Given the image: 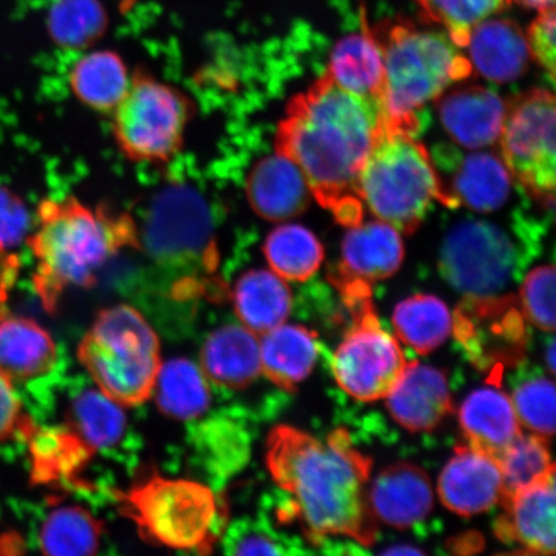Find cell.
<instances>
[{
	"mask_svg": "<svg viewBox=\"0 0 556 556\" xmlns=\"http://www.w3.org/2000/svg\"><path fill=\"white\" fill-rule=\"evenodd\" d=\"M200 364L208 381L240 391L262 374L258 336L241 324L222 326L206 338Z\"/></svg>",
	"mask_w": 556,
	"mask_h": 556,
	"instance_id": "obj_23",
	"label": "cell"
},
{
	"mask_svg": "<svg viewBox=\"0 0 556 556\" xmlns=\"http://www.w3.org/2000/svg\"><path fill=\"white\" fill-rule=\"evenodd\" d=\"M225 553L232 555H281L295 553L288 541L263 521L242 519L226 527L224 534Z\"/></svg>",
	"mask_w": 556,
	"mask_h": 556,
	"instance_id": "obj_41",
	"label": "cell"
},
{
	"mask_svg": "<svg viewBox=\"0 0 556 556\" xmlns=\"http://www.w3.org/2000/svg\"><path fill=\"white\" fill-rule=\"evenodd\" d=\"M50 332L33 319L0 311V372L13 382L40 379L58 365Z\"/></svg>",
	"mask_w": 556,
	"mask_h": 556,
	"instance_id": "obj_25",
	"label": "cell"
},
{
	"mask_svg": "<svg viewBox=\"0 0 556 556\" xmlns=\"http://www.w3.org/2000/svg\"><path fill=\"white\" fill-rule=\"evenodd\" d=\"M546 361L548 368H551V372L555 371V342L554 339H552L551 345L547 348L546 352Z\"/></svg>",
	"mask_w": 556,
	"mask_h": 556,
	"instance_id": "obj_47",
	"label": "cell"
},
{
	"mask_svg": "<svg viewBox=\"0 0 556 556\" xmlns=\"http://www.w3.org/2000/svg\"><path fill=\"white\" fill-rule=\"evenodd\" d=\"M358 190L375 217L406 235L420 227L441 194L427 149L387 122L361 170Z\"/></svg>",
	"mask_w": 556,
	"mask_h": 556,
	"instance_id": "obj_7",
	"label": "cell"
},
{
	"mask_svg": "<svg viewBox=\"0 0 556 556\" xmlns=\"http://www.w3.org/2000/svg\"><path fill=\"white\" fill-rule=\"evenodd\" d=\"M521 312L542 331L555 330V268L542 266L528 274L520 288Z\"/></svg>",
	"mask_w": 556,
	"mask_h": 556,
	"instance_id": "obj_42",
	"label": "cell"
},
{
	"mask_svg": "<svg viewBox=\"0 0 556 556\" xmlns=\"http://www.w3.org/2000/svg\"><path fill=\"white\" fill-rule=\"evenodd\" d=\"M519 422L534 434L551 438L555 433V388L552 380L523 382L513 395Z\"/></svg>",
	"mask_w": 556,
	"mask_h": 556,
	"instance_id": "obj_40",
	"label": "cell"
},
{
	"mask_svg": "<svg viewBox=\"0 0 556 556\" xmlns=\"http://www.w3.org/2000/svg\"><path fill=\"white\" fill-rule=\"evenodd\" d=\"M465 48L469 50L471 67L495 83L519 79L532 60L526 34L511 20L482 21L471 30Z\"/></svg>",
	"mask_w": 556,
	"mask_h": 556,
	"instance_id": "obj_22",
	"label": "cell"
},
{
	"mask_svg": "<svg viewBox=\"0 0 556 556\" xmlns=\"http://www.w3.org/2000/svg\"><path fill=\"white\" fill-rule=\"evenodd\" d=\"M437 101L443 128L457 144L481 150L498 141L507 103L492 89L463 87Z\"/></svg>",
	"mask_w": 556,
	"mask_h": 556,
	"instance_id": "obj_17",
	"label": "cell"
},
{
	"mask_svg": "<svg viewBox=\"0 0 556 556\" xmlns=\"http://www.w3.org/2000/svg\"><path fill=\"white\" fill-rule=\"evenodd\" d=\"M270 269L287 281L303 282L324 261V248L309 229L283 225L268 235L263 247Z\"/></svg>",
	"mask_w": 556,
	"mask_h": 556,
	"instance_id": "obj_35",
	"label": "cell"
},
{
	"mask_svg": "<svg viewBox=\"0 0 556 556\" xmlns=\"http://www.w3.org/2000/svg\"><path fill=\"white\" fill-rule=\"evenodd\" d=\"M31 226L30 213L24 201L7 187L0 186V287L11 283L13 252L21 245Z\"/></svg>",
	"mask_w": 556,
	"mask_h": 556,
	"instance_id": "obj_39",
	"label": "cell"
},
{
	"mask_svg": "<svg viewBox=\"0 0 556 556\" xmlns=\"http://www.w3.org/2000/svg\"><path fill=\"white\" fill-rule=\"evenodd\" d=\"M29 245L37 262L34 287L46 309L54 311L72 288H89L111 258L138 248V228L129 215L78 199L46 200L38 208Z\"/></svg>",
	"mask_w": 556,
	"mask_h": 556,
	"instance_id": "obj_3",
	"label": "cell"
},
{
	"mask_svg": "<svg viewBox=\"0 0 556 556\" xmlns=\"http://www.w3.org/2000/svg\"><path fill=\"white\" fill-rule=\"evenodd\" d=\"M432 162L440 180V203L479 213L498 211L510 194L511 177L503 160L490 152L463 155L443 146Z\"/></svg>",
	"mask_w": 556,
	"mask_h": 556,
	"instance_id": "obj_14",
	"label": "cell"
},
{
	"mask_svg": "<svg viewBox=\"0 0 556 556\" xmlns=\"http://www.w3.org/2000/svg\"><path fill=\"white\" fill-rule=\"evenodd\" d=\"M247 198L261 218L283 222L302 214L311 203L312 193L298 166L276 152L250 170Z\"/></svg>",
	"mask_w": 556,
	"mask_h": 556,
	"instance_id": "obj_20",
	"label": "cell"
},
{
	"mask_svg": "<svg viewBox=\"0 0 556 556\" xmlns=\"http://www.w3.org/2000/svg\"><path fill=\"white\" fill-rule=\"evenodd\" d=\"M152 394L160 412L179 421L198 419L211 406V389L204 372L185 358L162 364Z\"/></svg>",
	"mask_w": 556,
	"mask_h": 556,
	"instance_id": "obj_32",
	"label": "cell"
},
{
	"mask_svg": "<svg viewBox=\"0 0 556 556\" xmlns=\"http://www.w3.org/2000/svg\"><path fill=\"white\" fill-rule=\"evenodd\" d=\"M444 506L462 517L490 510L504 496V479L492 457L469 446L457 447L438 481Z\"/></svg>",
	"mask_w": 556,
	"mask_h": 556,
	"instance_id": "obj_16",
	"label": "cell"
},
{
	"mask_svg": "<svg viewBox=\"0 0 556 556\" xmlns=\"http://www.w3.org/2000/svg\"><path fill=\"white\" fill-rule=\"evenodd\" d=\"M384 61L387 124L416 136L426 104L472 73L469 59L447 33L421 30L408 21H392L372 31Z\"/></svg>",
	"mask_w": 556,
	"mask_h": 556,
	"instance_id": "obj_4",
	"label": "cell"
},
{
	"mask_svg": "<svg viewBox=\"0 0 556 556\" xmlns=\"http://www.w3.org/2000/svg\"><path fill=\"white\" fill-rule=\"evenodd\" d=\"M139 247L168 268L217 266L214 222L203 194L186 185L160 191L146 213Z\"/></svg>",
	"mask_w": 556,
	"mask_h": 556,
	"instance_id": "obj_9",
	"label": "cell"
},
{
	"mask_svg": "<svg viewBox=\"0 0 556 556\" xmlns=\"http://www.w3.org/2000/svg\"><path fill=\"white\" fill-rule=\"evenodd\" d=\"M386 122L381 103L346 92L326 73L290 101L276 152L298 166L338 224L354 227L365 211L359 174Z\"/></svg>",
	"mask_w": 556,
	"mask_h": 556,
	"instance_id": "obj_1",
	"label": "cell"
},
{
	"mask_svg": "<svg viewBox=\"0 0 556 556\" xmlns=\"http://www.w3.org/2000/svg\"><path fill=\"white\" fill-rule=\"evenodd\" d=\"M422 17L441 25L457 47L468 45L470 33L482 21L509 5V0H415Z\"/></svg>",
	"mask_w": 556,
	"mask_h": 556,
	"instance_id": "obj_37",
	"label": "cell"
},
{
	"mask_svg": "<svg viewBox=\"0 0 556 556\" xmlns=\"http://www.w3.org/2000/svg\"><path fill=\"white\" fill-rule=\"evenodd\" d=\"M458 419L468 446L492 457L497 464L521 435L509 395L495 387L472 392L464 401Z\"/></svg>",
	"mask_w": 556,
	"mask_h": 556,
	"instance_id": "obj_21",
	"label": "cell"
},
{
	"mask_svg": "<svg viewBox=\"0 0 556 556\" xmlns=\"http://www.w3.org/2000/svg\"><path fill=\"white\" fill-rule=\"evenodd\" d=\"M29 424L23 414L15 382L0 372V442L10 440L16 433H25Z\"/></svg>",
	"mask_w": 556,
	"mask_h": 556,
	"instance_id": "obj_44",
	"label": "cell"
},
{
	"mask_svg": "<svg viewBox=\"0 0 556 556\" xmlns=\"http://www.w3.org/2000/svg\"><path fill=\"white\" fill-rule=\"evenodd\" d=\"M555 7H552V9L540 11V15L533 21L526 35L531 58L551 76L552 83L555 81Z\"/></svg>",
	"mask_w": 556,
	"mask_h": 556,
	"instance_id": "obj_43",
	"label": "cell"
},
{
	"mask_svg": "<svg viewBox=\"0 0 556 556\" xmlns=\"http://www.w3.org/2000/svg\"><path fill=\"white\" fill-rule=\"evenodd\" d=\"M452 330L478 367L511 366L523 358L527 319L511 294L468 299L458 305Z\"/></svg>",
	"mask_w": 556,
	"mask_h": 556,
	"instance_id": "obj_13",
	"label": "cell"
},
{
	"mask_svg": "<svg viewBox=\"0 0 556 556\" xmlns=\"http://www.w3.org/2000/svg\"><path fill=\"white\" fill-rule=\"evenodd\" d=\"M393 419L409 432H430L454 413L446 375L409 363L397 387L386 397Z\"/></svg>",
	"mask_w": 556,
	"mask_h": 556,
	"instance_id": "obj_18",
	"label": "cell"
},
{
	"mask_svg": "<svg viewBox=\"0 0 556 556\" xmlns=\"http://www.w3.org/2000/svg\"><path fill=\"white\" fill-rule=\"evenodd\" d=\"M516 2L525 9L544 11L555 7V0H509V3Z\"/></svg>",
	"mask_w": 556,
	"mask_h": 556,
	"instance_id": "obj_45",
	"label": "cell"
},
{
	"mask_svg": "<svg viewBox=\"0 0 556 556\" xmlns=\"http://www.w3.org/2000/svg\"><path fill=\"white\" fill-rule=\"evenodd\" d=\"M103 525L79 505L55 507L39 531L41 553L53 556H83L99 553Z\"/></svg>",
	"mask_w": 556,
	"mask_h": 556,
	"instance_id": "obj_33",
	"label": "cell"
},
{
	"mask_svg": "<svg viewBox=\"0 0 556 556\" xmlns=\"http://www.w3.org/2000/svg\"><path fill=\"white\" fill-rule=\"evenodd\" d=\"M372 294L343 296L353 325L332 359L340 388L361 402L386 399L409 363L391 333L381 328Z\"/></svg>",
	"mask_w": 556,
	"mask_h": 556,
	"instance_id": "obj_11",
	"label": "cell"
},
{
	"mask_svg": "<svg viewBox=\"0 0 556 556\" xmlns=\"http://www.w3.org/2000/svg\"><path fill=\"white\" fill-rule=\"evenodd\" d=\"M192 102L184 92L146 73H136L114 110V137L131 162H168L182 148Z\"/></svg>",
	"mask_w": 556,
	"mask_h": 556,
	"instance_id": "obj_8",
	"label": "cell"
},
{
	"mask_svg": "<svg viewBox=\"0 0 556 556\" xmlns=\"http://www.w3.org/2000/svg\"><path fill=\"white\" fill-rule=\"evenodd\" d=\"M374 517L387 526L408 528L426 519L434 505L432 482L417 465H389L368 492Z\"/></svg>",
	"mask_w": 556,
	"mask_h": 556,
	"instance_id": "obj_19",
	"label": "cell"
},
{
	"mask_svg": "<svg viewBox=\"0 0 556 556\" xmlns=\"http://www.w3.org/2000/svg\"><path fill=\"white\" fill-rule=\"evenodd\" d=\"M116 500L146 541L174 551L212 553L227 527L217 495L189 479L151 475L116 492Z\"/></svg>",
	"mask_w": 556,
	"mask_h": 556,
	"instance_id": "obj_5",
	"label": "cell"
},
{
	"mask_svg": "<svg viewBox=\"0 0 556 556\" xmlns=\"http://www.w3.org/2000/svg\"><path fill=\"white\" fill-rule=\"evenodd\" d=\"M328 74L346 92L377 101L384 108V61L365 18L361 33L348 35L333 47Z\"/></svg>",
	"mask_w": 556,
	"mask_h": 556,
	"instance_id": "obj_26",
	"label": "cell"
},
{
	"mask_svg": "<svg viewBox=\"0 0 556 556\" xmlns=\"http://www.w3.org/2000/svg\"><path fill=\"white\" fill-rule=\"evenodd\" d=\"M342 254L343 261L332 276L372 283L397 273L405 248L399 229L377 220L351 227L343 241Z\"/></svg>",
	"mask_w": 556,
	"mask_h": 556,
	"instance_id": "obj_24",
	"label": "cell"
},
{
	"mask_svg": "<svg viewBox=\"0 0 556 556\" xmlns=\"http://www.w3.org/2000/svg\"><path fill=\"white\" fill-rule=\"evenodd\" d=\"M262 372L285 391L293 392L309 377L318 357L315 333L298 325H280L260 339Z\"/></svg>",
	"mask_w": 556,
	"mask_h": 556,
	"instance_id": "obj_28",
	"label": "cell"
},
{
	"mask_svg": "<svg viewBox=\"0 0 556 556\" xmlns=\"http://www.w3.org/2000/svg\"><path fill=\"white\" fill-rule=\"evenodd\" d=\"M393 325L403 343L417 353L428 354L446 342L452 331V317L440 298L421 294L395 307Z\"/></svg>",
	"mask_w": 556,
	"mask_h": 556,
	"instance_id": "obj_34",
	"label": "cell"
},
{
	"mask_svg": "<svg viewBox=\"0 0 556 556\" xmlns=\"http://www.w3.org/2000/svg\"><path fill=\"white\" fill-rule=\"evenodd\" d=\"M108 13L99 0H59L48 17L52 39L66 50H85L106 31Z\"/></svg>",
	"mask_w": 556,
	"mask_h": 556,
	"instance_id": "obj_36",
	"label": "cell"
},
{
	"mask_svg": "<svg viewBox=\"0 0 556 556\" xmlns=\"http://www.w3.org/2000/svg\"><path fill=\"white\" fill-rule=\"evenodd\" d=\"M527 264L513 236L491 222L457 225L443 242L440 269L452 288L468 299L509 295Z\"/></svg>",
	"mask_w": 556,
	"mask_h": 556,
	"instance_id": "obj_10",
	"label": "cell"
},
{
	"mask_svg": "<svg viewBox=\"0 0 556 556\" xmlns=\"http://www.w3.org/2000/svg\"><path fill=\"white\" fill-rule=\"evenodd\" d=\"M266 458L275 483L290 496L282 518L301 521L313 544L328 536L374 544L378 520L367 492L372 460L354 448L345 429L317 440L296 428L278 426L269 433Z\"/></svg>",
	"mask_w": 556,
	"mask_h": 556,
	"instance_id": "obj_2",
	"label": "cell"
},
{
	"mask_svg": "<svg viewBox=\"0 0 556 556\" xmlns=\"http://www.w3.org/2000/svg\"><path fill=\"white\" fill-rule=\"evenodd\" d=\"M500 504L504 507L495 521L500 540L518 544L526 553L555 554V470L506 493Z\"/></svg>",
	"mask_w": 556,
	"mask_h": 556,
	"instance_id": "obj_15",
	"label": "cell"
},
{
	"mask_svg": "<svg viewBox=\"0 0 556 556\" xmlns=\"http://www.w3.org/2000/svg\"><path fill=\"white\" fill-rule=\"evenodd\" d=\"M64 426L93 452L114 451L125 441L128 420L123 406L97 387L76 386L70 393Z\"/></svg>",
	"mask_w": 556,
	"mask_h": 556,
	"instance_id": "obj_27",
	"label": "cell"
},
{
	"mask_svg": "<svg viewBox=\"0 0 556 556\" xmlns=\"http://www.w3.org/2000/svg\"><path fill=\"white\" fill-rule=\"evenodd\" d=\"M70 86L86 106L99 113H114L128 92L130 78L119 54L97 51L76 62L70 73Z\"/></svg>",
	"mask_w": 556,
	"mask_h": 556,
	"instance_id": "obj_31",
	"label": "cell"
},
{
	"mask_svg": "<svg viewBox=\"0 0 556 556\" xmlns=\"http://www.w3.org/2000/svg\"><path fill=\"white\" fill-rule=\"evenodd\" d=\"M24 434L29 441L34 482L73 483L94 456L65 426L34 428L29 424Z\"/></svg>",
	"mask_w": 556,
	"mask_h": 556,
	"instance_id": "obj_30",
	"label": "cell"
},
{
	"mask_svg": "<svg viewBox=\"0 0 556 556\" xmlns=\"http://www.w3.org/2000/svg\"><path fill=\"white\" fill-rule=\"evenodd\" d=\"M78 357L94 386L123 407L151 399L162 367L155 331L127 304L100 312L80 342Z\"/></svg>",
	"mask_w": 556,
	"mask_h": 556,
	"instance_id": "obj_6",
	"label": "cell"
},
{
	"mask_svg": "<svg viewBox=\"0 0 556 556\" xmlns=\"http://www.w3.org/2000/svg\"><path fill=\"white\" fill-rule=\"evenodd\" d=\"M500 159L510 177L546 206L555 201V97L531 89L507 103Z\"/></svg>",
	"mask_w": 556,
	"mask_h": 556,
	"instance_id": "obj_12",
	"label": "cell"
},
{
	"mask_svg": "<svg viewBox=\"0 0 556 556\" xmlns=\"http://www.w3.org/2000/svg\"><path fill=\"white\" fill-rule=\"evenodd\" d=\"M231 298L241 325L256 336L285 324L293 299L283 278L267 269H250L241 275Z\"/></svg>",
	"mask_w": 556,
	"mask_h": 556,
	"instance_id": "obj_29",
	"label": "cell"
},
{
	"mask_svg": "<svg viewBox=\"0 0 556 556\" xmlns=\"http://www.w3.org/2000/svg\"><path fill=\"white\" fill-rule=\"evenodd\" d=\"M504 479V495L536 481L555 470L547 438L521 434L498 463Z\"/></svg>",
	"mask_w": 556,
	"mask_h": 556,
	"instance_id": "obj_38",
	"label": "cell"
},
{
	"mask_svg": "<svg viewBox=\"0 0 556 556\" xmlns=\"http://www.w3.org/2000/svg\"><path fill=\"white\" fill-rule=\"evenodd\" d=\"M386 555H421L422 552L420 548L407 546V545H400L392 548H388L384 553Z\"/></svg>",
	"mask_w": 556,
	"mask_h": 556,
	"instance_id": "obj_46",
	"label": "cell"
}]
</instances>
